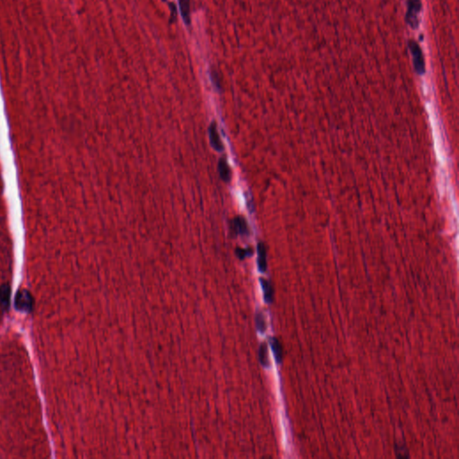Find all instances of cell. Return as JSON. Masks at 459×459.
<instances>
[{"label":"cell","mask_w":459,"mask_h":459,"mask_svg":"<svg viewBox=\"0 0 459 459\" xmlns=\"http://www.w3.org/2000/svg\"><path fill=\"white\" fill-rule=\"evenodd\" d=\"M407 13H406V23L412 29L418 27V16L422 10V1L420 0H408L407 1Z\"/></svg>","instance_id":"7a4b0ae2"},{"label":"cell","mask_w":459,"mask_h":459,"mask_svg":"<svg viewBox=\"0 0 459 459\" xmlns=\"http://www.w3.org/2000/svg\"><path fill=\"white\" fill-rule=\"evenodd\" d=\"M219 171H220V174H221L222 179L224 181H228L230 179L229 168L223 160H221V163L219 165Z\"/></svg>","instance_id":"52a82bcc"},{"label":"cell","mask_w":459,"mask_h":459,"mask_svg":"<svg viewBox=\"0 0 459 459\" xmlns=\"http://www.w3.org/2000/svg\"><path fill=\"white\" fill-rule=\"evenodd\" d=\"M15 306L16 310L23 312H30L33 306V299L27 290H19L16 293Z\"/></svg>","instance_id":"3957f363"},{"label":"cell","mask_w":459,"mask_h":459,"mask_svg":"<svg viewBox=\"0 0 459 459\" xmlns=\"http://www.w3.org/2000/svg\"><path fill=\"white\" fill-rule=\"evenodd\" d=\"M182 16L186 24L189 23V0H179Z\"/></svg>","instance_id":"8992f818"},{"label":"cell","mask_w":459,"mask_h":459,"mask_svg":"<svg viewBox=\"0 0 459 459\" xmlns=\"http://www.w3.org/2000/svg\"><path fill=\"white\" fill-rule=\"evenodd\" d=\"M258 254H259V266L261 270H264L265 267V251L263 244L258 246Z\"/></svg>","instance_id":"ba28073f"},{"label":"cell","mask_w":459,"mask_h":459,"mask_svg":"<svg viewBox=\"0 0 459 459\" xmlns=\"http://www.w3.org/2000/svg\"><path fill=\"white\" fill-rule=\"evenodd\" d=\"M10 298H11V290L10 287L4 284L0 287V305L4 311H7L10 305Z\"/></svg>","instance_id":"277c9868"},{"label":"cell","mask_w":459,"mask_h":459,"mask_svg":"<svg viewBox=\"0 0 459 459\" xmlns=\"http://www.w3.org/2000/svg\"><path fill=\"white\" fill-rule=\"evenodd\" d=\"M209 132H210L211 144H212V146H213L216 151H218V152L222 151L223 148H222V143H221V141H220V137L218 136L217 130H216V128H215V125H211Z\"/></svg>","instance_id":"5b68a950"},{"label":"cell","mask_w":459,"mask_h":459,"mask_svg":"<svg viewBox=\"0 0 459 459\" xmlns=\"http://www.w3.org/2000/svg\"><path fill=\"white\" fill-rule=\"evenodd\" d=\"M409 49L412 55V60L414 68L417 74H424L425 72V62H424V54L423 51L418 43L414 41H410L408 43Z\"/></svg>","instance_id":"6da1fadb"}]
</instances>
